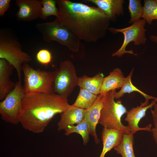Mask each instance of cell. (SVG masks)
<instances>
[{
	"mask_svg": "<svg viewBox=\"0 0 157 157\" xmlns=\"http://www.w3.org/2000/svg\"><path fill=\"white\" fill-rule=\"evenodd\" d=\"M56 17L80 40L95 42L104 38L110 20L98 7L69 0H57Z\"/></svg>",
	"mask_w": 157,
	"mask_h": 157,
	"instance_id": "6da1fadb",
	"label": "cell"
},
{
	"mask_svg": "<svg viewBox=\"0 0 157 157\" xmlns=\"http://www.w3.org/2000/svg\"><path fill=\"white\" fill-rule=\"evenodd\" d=\"M69 105L67 98L55 93H26L22 103L19 123L29 131L42 133L54 117Z\"/></svg>",
	"mask_w": 157,
	"mask_h": 157,
	"instance_id": "7a4b0ae2",
	"label": "cell"
},
{
	"mask_svg": "<svg viewBox=\"0 0 157 157\" xmlns=\"http://www.w3.org/2000/svg\"><path fill=\"white\" fill-rule=\"evenodd\" d=\"M4 59L16 69L19 80H21L23 65L32 60L31 56L24 51L15 36L5 29L0 31V59Z\"/></svg>",
	"mask_w": 157,
	"mask_h": 157,
	"instance_id": "3957f363",
	"label": "cell"
},
{
	"mask_svg": "<svg viewBox=\"0 0 157 157\" xmlns=\"http://www.w3.org/2000/svg\"><path fill=\"white\" fill-rule=\"evenodd\" d=\"M116 90L109 91L103 95V106L101 110L98 123L104 127L120 130L124 134H129V127L124 125L121 118L127 111L120 99L115 100Z\"/></svg>",
	"mask_w": 157,
	"mask_h": 157,
	"instance_id": "277c9868",
	"label": "cell"
},
{
	"mask_svg": "<svg viewBox=\"0 0 157 157\" xmlns=\"http://www.w3.org/2000/svg\"><path fill=\"white\" fill-rule=\"evenodd\" d=\"M36 27L45 41H56L72 51H78L80 40L57 18L52 22L38 23Z\"/></svg>",
	"mask_w": 157,
	"mask_h": 157,
	"instance_id": "5b68a950",
	"label": "cell"
},
{
	"mask_svg": "<svg viewBox=\"0 0 157 157\" xmlns=\"http://www.w3.org/2000/svg\"><path fill=\"white\" fill-rule=\"evenodd\" d=\"M24 75L23 87L25 93H54L53 72L35 69L28 64L22 67Z\"/></svg>",
	"mask_w": 157,
	"mask_h": 157,
	"instance_id": "8992f818",
	"label": "cell"
},
{
	"mask_svg": "<svg viewBox=\"0 0 157 157\" xmlns=\"http://www.w3.org/2000/svg\"><path fill=\"white\" fill-rule=\"evenodd\" d=\"M25 94L21 80H19L13 90L0 102V114L2 120L13 124L19 123L22 103Z\"/></svg>",
	"mask_w": 157,
	"mask_h": 157,
	"instance_id": "52a82bcc",
	"label": "cell"
},
{
	"mask_svg": "<svg viewBox=\"0 0 157 157\" xmlns=\"http://www.w3.org/2000/svg\"><path fill=\"white\" fill-rule=\"evenodd\" d=\"M146 23L144 19H140L132 24L130 26L122 28L109 27L108 30L113 34L121 33L124 35L123 43L120 48L113 53L112 56L121 57L125 53L131 54L137 56L132 50H127L126 48L131 42L135 45L140 46L145 44L147 40L145 37L146 29L144 28Z\"/></svg>",
	"mask_w": 157,
	"mask_h": 157,
	"instance_id": "ba28073f",
	"label": "cell"
},
{
	"mask_svg": "<svg viewBox=\"0 0 157 157\" xmlns=\"http://www.w3.org/2000/svg\"><path fill=\"white\" fill-rule=\"evenodd\" d=\"M78 80L72 63L68 60L61 61L59 69L55 71L54 93L67 98L78 85Z\"/></svg>",
	"mask_w": 157,
	"mask_h": 157,
	"instance_id": "9c48e42d",
	"label": "cell"
},
{
	"mask_svg": "<svg viewBox=\"0 0 157 157\" xmlns=\"http://www.w3.org/2000/svg\"><path fill=\"white\" fill-rule=\"evenodd\" d=\"M19 10L16 14L18 21H30L40 17L42 7L41 0H17Z\"/></svg>",
	"mask_w": 157,
	"mask_h": 157,
	"instance_id": "30bf717a",
	"label": "cell"
},
{
	"mask_svg": "<svg viewBox=\"0 0 157 157\" xmlns=\"http://www.w3.org/2000/svg\"><path fill=\"white\" fill-rule=\"evenodd\" d=\"M157 102V100H153L147 106H138L135 108L133 107L127 112L125 120L128 123V126L131 133L133 134L137 131L141 130L151 131V124H149L144 128H140L138 124L140 119L145 116L147 110L152 108Z\"/></svg>",
	"mask_w": 157,
	"mask_h": 157,
	"instance_id": "8fae6325",
	"label": "cell"
},
{
	"mask_svg": "<svg viewBox=\"0 0 157 157\" xmlns=\"http://www.w3.org/2000/svg\"><path fill=\"white\" fill-rule=\"evenodd\" d=\"M83 1L90 2L97 6L110 21H115L117 16L124 15L125 1L123 0H85Z\"/></svg>",
	"mask_w": 157,
	"mask_h": 157,
	"instance_id": "7c38bea8",
	"label": "cell"
},
{
	"mask_svg": "<svg viewBox=\"0 0 157 157\" xmlns=\"http://www.w3.org/2000/svg\"><path fill=\"white\" fill-rule=\"evenodd\" d=\"M14 67L7 60L0 59V100H3L15 87L10 79Z\"/></svg>",
	"mask_w": 157,
	"mask_h": 157,
	"instance_id": "4fadbf2b",
	"label": "cell"
},
{
	"mask_svg": "<svg viewBox=\"0 0 157 157\" xmlns=\"http://www.w3.org/2000/svg\"><path fill=\"white\" fill-rule=\"evenodd\" d=\"M86 112V109L69 105L60 114V119L57 124L58 130L65 131L68 126L79 124L84 118Z\"/></svg>",
	"mask_w": 157,
	"mask_h": 157,
	"instance_id": "5bb4252c",
	"label": "cell"
},
{
	"mask_svg": "<svg viewBox=\"0 0 157 157\" xmlns=\"http://www.w3.org/2000/svg\"><path fill=\"white\" fill-rule=\"evenodd\" d=\"M103 95L99 94L92 106L86 109L85 117L87 120L90 129V134L92 136L96 144L100 140L96 132V127L98 123L101 110L103 106Z\"/></svg>",
	"mask_w": 157,
	"mask_h": 157,
	"instance_id": "9a60e30c",
	"label": "cell"
},
{
	"mask_svg": "<svg viewBox=\"0 0 157 157\" xmlns=\"http://www.w3.org/2000/svg\"><path fill=\"white\" fill-rule=\"evenodd\" d=\"M123 133L121 131L104 127L101 133L103 148L99 157H105L106 154L122 142Z\"/></svg>",
	"mask_w": 157,
	"mask_h": 157,
	"instance_id": "2e32d148",
	"label": "cell"
},
{
	"mask_svg": "<svg viewBox=\"0 0 157 157\" xmlns=\"http://www.w3.org/2000/svg\"><path fill=\"white\" fill-rule=\"evenodd\" d=\"M126 79L121 69L116 68L104 78L99 94L104 95L109 91L121 88Z\"/></svg>",
	"mask_w": 157,
	"mask_h": 157,
	"instance_id": "e0dca14e",
	"label": "cell"
},
{
	"mask_svg": "<svg viewBox=\"0 0 157 157\" xmlns=\"http://www.w3.org/2000/svg\"><path fill=\"white\" fill-rule=\"evenodd\" d=\"M104 78L103 74L100 72L92 77L84 75L78 78V85L95 94L98 95L99 93Z\"/></svg>",
	"mask_w": 157,
	"mask_h": 157,
	"instance_id": "ac0fdd59",
	"label": "cell"
},
{
	"mask_svg": "<svg viewBox=\"0 0 157 157\" xmlns=\"http://www.w3.org/2000/svg\"><path fill=\"white\" fill-rule=\"evenodd\" d=\"M133 71V69L129 74L126 78L125 81L121 90L118 92H115L114 94L115 99H118L126 93H130L134 91L140 94L145 99L144 102L141 103L140 106L143 107L147 106L149 105V101L150 99H152L153 100H157V98L146 94L133 85L131 82V78Z\"/></svg>",
	"mask_w": 157,
	"mask_h": 157,
	"instance_id": "d6986e66",
	"label": "cell"
},
{
	"mask_svg": "<svg viewBox=\"0 0 157 157\" xmlns=\"http://www.w3.org/2000/svg\"><path fill=\"white\" fill-rule=\"evenodd\" d=\"M133 135L124 134L121 142L113 148L122 157H135L133 150Z\"/></svg>",
	"mask_w": 157,
	"mask_h": 157,
	"instance_id": "ffe728a7",
	"label": "cell"
},
{
	"mask_svg": "<svg viewBox=\"0 0 157 157\" xmlns=\"http://www.w3.org/2000/svg\"><path fill=\"white\" fill-rule=\"evenodd\" d=\"M98 95L95 94L82 88L80 87V91L73 106L87 109L93 104Z\"/></svg>",
	"mask_w": 157,
	"mask_h": 157,
	"instance_id": "44dd1931",
	"label": "cell"
},
{
	"mask_svg": "<svg viewBox=\"0 0 157 157\" xmlns=\"http://www.w3.org/2000/svg\"><path fill=\"white\" fill-rule=\"evenodd\" d=\"M65 131V135H67L74 133H76L81 135L83 139V144L85 145H86L88 142L90 129L88 122L85 117L76 125H73L68 126Z\"/></svg>",
	"mask_w": 157,
	"mask_h": 157,
	"instance_id": "7402d4cb",
	"label": "cell"
},
{
	"mask_svg": "<svg viewBox=\"0 0 157 157\" xmlns=\"http://www.w3.org/2000/svg\"><path fill=\"white\" fill-rule=\"evenodd\" d=\"M142 18L147 23L151 24L157 20V0H144Z\"/></svg>",
	"mask_w": 157,
	"mask_h": 157,
	"instance_id": "603a6c76",
	"label": "cell"
},
{
	"mask_svg": "<svg viewBox=\"0 0 157 157\" xmlns=\"http://www.w3.org/2000/svg\"><path fill=\"white\" fill-rule=\"evenodd\" d=\"M41 1L43 7L41 10L40 18L45 20L51 16L58 17V10L56 6V0H41Z\"/></svg>",
	"mask_w": 157,
	"mask_h": 157,
	"instance_id": "cb8c5ba5",
	"label": "cell"
},
{
	"mask_svg": "<svg viewBox=\"0 0 157 157\" xmlns=\"http://www.w3.org/2000/svg\"><path fill=\"white\" fill-rule=\"evenodd\" d=\"M128 8L131 18L129 23L133 24L142 18L143 6L140 0H129Z\"/></svg>",
	"mask_w": 157,
	"mask_h": 157,
	"instance_id": "d4e9b609",
	"label": "cell"
},
{
	"mask_svg": "<svg viewBox=\"0 0 157 157\" xmlns=\"http://www.w3.org/2000/svg\"><path fill=\"white\" fill-rule=\"evenodd\" d=\"M37 60L43 65H47L51 63L52 59L51 52L48 50L42 49L39 50L36 55Z\"/></svg>",
	"mask_w": 157,
	"mask_h": 157,
	"instance_id": "484cf974",
	"label": "cell"
},
{
	"mask_svg": "<svg viewBox=\"0 0 157 157\" xmlns=\"http://www.w3.org/2000/svg\"><path fill=\"white\" fill-rule=\"evenodd\" d=\"M10 0H0V16H3L10 8Z\"/></svg>",
	"mask_w": 157,
	"mask_h": 157,
	"instance_id": "4316f807",
	"label": "cell"
},
{
	"mask_svg": "<svg viewBox=\"0 0 157 157\" xmlns=\"http://www.w3.org/2000/svg\"><path fill=\"white\" fill-rule=\"evenodd\" d=\"M153 107L154 109L151 110V112L154 127L157 128V103L155 104Z\"/></svg>",
	"mask_w": 157,
	"mask_h": 157,
	"instance_id": "83f0119b",
	"label": "cell"
},
{
	"mask_svg": "<svg viewBox=\"0 0 157 157\" xmlns=\"http://www.w3.org/2000/svg\"><path fill=\"white\" fill-rule=\"evenodd\" d=\"M151 132L157 147V128L154 127L151 129Z\"/></svg>",
	"mask_w": 157,
	"mask_h": 157,
	"instance_id": "f1b7e54d",
	"label": "cell"
},
{
	"mask_svg": "<svg viewBox=\"0 0 157 157\" xmlns=\"http://www.w3.org/2000/svg\"><path fill=\"white\" fill-rule=\"evenodd\" d=\"M150 39L151 41L157 44V36L152 35L150 36Z\"/></svg>",
	"mask_w": 157,
	"mask_h": 157,
	"instance_id": "f546056e",
	"label": "cell"
}]
</instances>
